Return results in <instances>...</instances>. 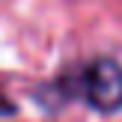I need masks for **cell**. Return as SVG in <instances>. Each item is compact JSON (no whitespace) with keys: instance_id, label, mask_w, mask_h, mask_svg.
I'll return each mask as SVG.
<instances>
[{"instance_id":"1","label":"cell","mask_w":122,"mask_h":122,"mask_svg":"<svg viewBox=\"0 0 122 122\" xmlns=\"http://www.w3.org/2000/svg\"><path fill=\"white\" fill-rule=\"evenodd\" d=\"M83 98L98 110H116L122 104V69L113 60H98L83 71Z\"/></svg>"}]
</instances>
